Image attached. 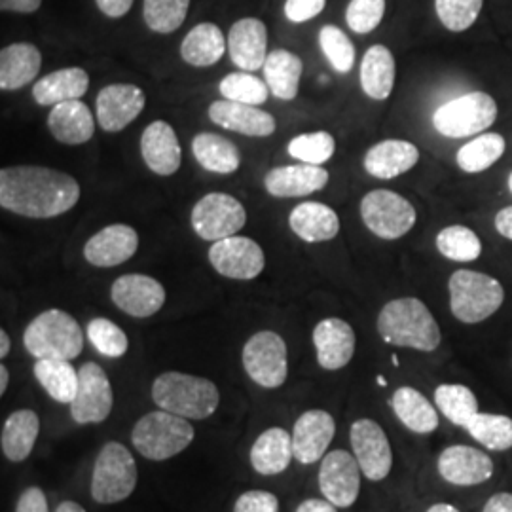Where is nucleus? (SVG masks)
<instances>
[{"label": "nucleus", "mask_w": 512, "mask_h": 512, "mask_svg": "<svg viewBox=\"0 0 512 512\" xmlns=\"http://www.w3.org/2000/svg\"><path fill=\"white\" fill-rule=\"evenodd\" d=\"M80 200V184L69 173L40 165H16L0 171L2 209L27 219H54Z\"/></svg>", "instance_id": "1"}, {"label": "nucleus", "mask_w": 512, "mask_h": 512, "mask_svg": "<svg viewBox=\"0 0 512 512\" xmlns=\"http://www.w3.org/2000/svg\"><path fill=\"white\" fill-rule=\"evenodd\" d=\"M378 332L385 344L431 353L439 348L440 327L420 298H395L378 315Z\"/></svg>", "instance_id": "2"}, {"label": "nucleus", "mask_w": 512, "mask_h": 512, "mask_svg": "<svg viewBox=\"0 0 512 512\" xmlns=\"http://www.w3.org/2000/svg\"><path fill=\"white\" fill-rule=\"evenodd\" d=\"M152 401L165 412L186 420H205L219 408L220 393L217 385L207 378L164 372L154 380Z\"/></svg>", "instance_id": "3"}, {"label": "nucleus", "mask_w": 512, "mask_h": 512, "mask_svg": "<svg viewBox=\"0 0 512 512\" xmlns=\"http://www.w3.org/2000/svg\"><path fill=\"white\" fill-rule=\"evenodd\" d=\"M23 346L35 359L73 361L84 348V332L67 311H42L23 332Z\"/></svg>", "instance_id": "4"}, {"label": "nucleus", "mask_w": 512, "mask_h": 512, "mask_svg": "<svg viewBox=\"0 0 512 512\" xmlns=\"http://www.w3.org/2000/svg\"><path fill=\"white\" fill-rule=\"evenodd\" d=\"M450 310L465 325H476L490 319L505 302L503 285L490 275L458 270L448 281Z\"/></svg>", "instance_id": "5"}, {"label": "nucleus", "mask_w": 512, "mask_h": 512, "mask_svg": "<svg viewBox=\"0 0 512 512\" xmlns=\"http://www.w3.org/2000/svg\"><path fill=\"white\" fill-rule=\"evenodd\" d=\"M131 440L143 458L165 461L179 456L190 446L194 427L190 420L160 408L135 423Z\"/></svg>", "instance_id": "6"}, {"label": "nucleus", "mask_w": 512, "mask_h": 512, "mask_svg": "<svg viewBox=\"0 0 512 512\" xmlns=\"http://www.w3.org/2000/svg\"><path fill=\"white\" fill-rule=\"evenodd\" d=\"M497 120V103L494 97L484 92L459 95L456 99L440 105L433 114V126L440 135L450 139H463L480 135L484 129L494 126Z\"/></svg>", "instance_id": "7"}, {"label": "nucleus", "mask_w": 512, "mask_h": 512, "mask_svg": "<svg viewBox=\"0 0 512 512\" xmlns=\"http://www.w3.org/2000/svg\"><path fill=\"white\" fill-rule=\"evenodd\" d=\"M137 486V463L120 442H107L95 459L92 497L97 503L112 505L128 499Z\"/></svg>", "instance_id": "8"}, {"label": "nucleus", "mask_w": 512, "mask_h": 512, "mask_svg": "<svg viewBox=\"0 0 512 512\" xmlns=\"http://www.w3.org/2000/svg\"><path fill=\"white\" fill-rule=\"evenodd\" d=\"M361 217L366 228L382 239H399L406 236L416 224L414 205L397 192L372 190L361 202Z\"/></svg>", "instance_id": "9"}, {"label": "nucleus", "mask_w": 512, "mask_h": 512, "mask_svg": "<svg viewBox=\"0 0 512 512\" xmlns=\"http://www.w3.org/2000/svg\"><path fill=\"white\" fill-rule=\"evenodd\" d=\"M243 366L247 376L260 387H281L289 374L285 340L272 330L256 332L243 348Z\"/></svg>", "instance_id": "10"}, {"label": "nucleus", "mask_w": 512, "mask_h": 512, "mask_svg": "<svg viewBox=\"0 0 512 512\" xmlns=\"http://www.w3.org/2000/svg\"><path fill=\"white\" fill-rule=\"evenodd\" d=\"M192 228L205 241H220L236 236L247 222V211L230 194L211 192L192 209Z\"/></svg>", "instance_id": "11"}, {"label": "nucleus", "mask_w": 512, "mask_h": 512, "mask_svg": "<svg viewBox=\"0 0 512 512\" xmlns=\"http://www.w3.org/2000/svg\"><path fill=\"white\" fill-rule=\"evenodd\" d=\"M114 395L107 372L97 363H86L78 370V391L71 406L76 423H103L112 412Z\"/></svg>", "instance_id": "12"}, {"label": "nucleus", "mask_w": 512, "mask_h": 512, "mask_svg": "<svg viewBox=\"0 0 512 512\" xmlns=\"http://www.w3.org/2000/svg\"><path fill=\"white\" fill-rule=\"evenodd\" d=\"M361 473L359 461L351 452H329L319 469V490L338 509H348L361 492Z\"/></svg>", "instance_id": "13"}, {"label": "nucleus", "mask_w": 512, "mask_h": 512, "mask_svg": "<svg viewBox=\"0 0 512 512\" xmlns=\"http://www.w3.org/2000/svg\"><path fill=\"white\" fill-rule=\"evenodd\" d=\"M349 439L363 475L370 482L387 478L393 467V452L382 425L372 420H357L351 425Z\"/></svg>", "instance_id": "14"}, {"label": "nucleus", "mask_w": 512, "mask_h": 512, "mask_svg": "<svg viewBox=\"0 0 512 512\" xmlns=\"http://www.w3.org/2000/svg\"><path fill=\"white\" fill-rule=\"evenodd\" d=\"M209 262L213 268L224 277L238 279V281H251L262 274L266 266V258L262 247L255 239L232 238L215 241L209 249Z\"/></svg>", "instance_id": "15"}, {"label": "nucleus", "mask_w": 512, "mask_h": 512, "mask_svg": "<svg viewBox=\"0 0 512 512\" xmlns=\"http://www.w3.org/2000/svg\"><path fill=\"white\" fill-rule=\"evenodd\" d=\"M112 302L131 317H152L164 308L165 289L160 281L143 274L118 277L110 289Z\"/></svg>", "instance_id": "16"}, {"label": "nucleus", "mask_w": 512, "mask_h": 512, "mask_svg": "<svg viewBox=\"0 0 512 512\" xmlns=\"http://www.w3.org/2000/svg\"><path fill=\"white\" fill-rule=\"evenodd\" d=\"M437 467L446 482L463 488L488 482L494 476L495 469L494 461L486 452L465 444L442 450Z\"/></svg>", "instance_id": "17"}, {"label": "nucleus", "mask_w": 512, "mask_h": 512, "mask_svg": "<svg viewBox=\"0 0 512 512\" xmlns=\"http://www.w3.org/2000/svg\"><path fill=\"white\" fill-rule=\"evenodd\" d=\"M95 105L99 126L109 133H118L139 118L147 105V97L133 84H110L99 92Z\"/></svg>", "instance_id": "18"}, {"label": "nucleus", "mask_w": 512, "mask_h": 512, "mask_svg": "<svg viewBox=\"0 0 512 512\" xmlns=\"http://www.w3.org/2000/svg\"><path fill=\"white\" fill-rule=\"evenodd\" d=\"M336 433V423L325 410H308L296 423L293 431L294 458L302 465H313L325 458Z\"/></svg>", "instance_id": "19"}, {"label": "nucleus", "mask_w": 512, "mask_h": 512, "mask_svg": "<svg viewBox=\"0 0 512 512\" xmlns=\"http://www.w3.org/2000/svg\"><path fill=\"white\" fill-rule=\"evenodd\" d=\"M228 52L232 63L245 73H255L268 59V29L256 18L236 21L228 35Z\"/></svg>", "instance_id": "20"}, {"label": "nucleus", "mask_w": 512, "mask_h": 512, "mask_svg": "<svg viewBox=\"0 0 512 512\" xmlns=\"http://www.w3.org/2000/svg\"><path fill=\"white\" fill-rule=\"evenodd\" d=\"M139 236L128 224H110L84 245L86 260L97 268H114L137 253Z\"/></svg>", "instance_id": "21"}, {"label": "nucleus", "mask_w": 512, "mask_h": 512, "mask_svg": "<svg viewBox=\"0 0 512 512\" xmlns=\"http://www.w3.org/2000/svg\"><path fill=\"white\" fill-rule=\"evenodd\" d=\"M329 184V171L321 165H283L268 171L264 186L274 198H302L323 190Z\"/></svg>", "instance_id": "22"}, {"label": "nucleus", "mask_w": 512, "mask_h": 512, "mask_svg": "<svg viewBox=\"0 0 512 512\" xmlns=\"http://www.w3.org/2000/svg\"><path fill=\"white\" fill-rule=\"evenodd\" d=\"M141 154L150 171L160 177L175 175L183 162V150L175 129L164 120H156L141 135Z\"/></svg>", "instance_id": "23"}, {"label": "nucleus", "mask_w": 512, "mask_h": 512, "mask_svg": "<svg viewBox=\"0 0 512 512\" xmlns=\"http://www.w3.org/2000/svg\"><path fill=\"white\" fill-rule=\"evenodd\" d=\"M355 332L344 319H323L313 330L317 361L325 370H340L355 355Z\"/></svg>", "instance_id": "24"}, {"label": "nucleus", "mask_w": 512, "mask_h": 512, "mask_svg": "<svg viewBox=\"0 0 512 512\" xmlns=\"http://www.w3.org/2000/svg\"><path fill=\"white\" fill-rule=\"evenodd\" d=\"M207 114H209L211 122L220 128L230 129V131L249 135V137H270V135H274L275 128H277L272 114L256 109L253 105L236 103V101H228V99L215 101L209 107Z\"/></svg>", "instance_id": "25"}, {"label": "nucleus", "mask_w": 512, "mask_h": 512, "mask_svg": "<svg viewBox=\"0 0 512 512\" xmlns=\"http://www.w3.org/2000/svg\"><path fill=\"white\" fill-rule=\"evenodd\" d=\"M48 128L55 141L76 147L88 143L95 133V120L92 110L80 99L65 101L52 107L48 116Z\"/></svg>", "instance_id": "26"}, {"label": "nucleus", "mask_w": 512, "mask_h": 512, "mask_svg": "<svg viewBox=\"0 0 512 512\" xmlns=\"http://www.w3.org/2000/svg\"><path fill=\"white\" fill-rule=\"evenodd\" d=\"M420 160V150L410 141L387 139L370 148L365 156V169L376 179H395L410 171Z\"/></svg>", "instance_id": "27"}, {"label": "nucleus", "mask_w": 512, "mask_h": 512, "mask_svg": "<svg viewBox=\"0 0 512 512\" xmlns=\"http://www.w3.org/2000/svg\"><path fill=\"white\" fill-rule=\"evenodd\" d=\"M42 67V54L35 44L16 42L0 52V88L14 92L31 84Z\"/></svg>", "instance_id": "28"}, {"label": "nucleus", "mask_w": 512, "mask_h": 512, "mask_svg": "<svg viewBox=\"0 0 512 512\" xmlns=\"http://www.w3.org/2000/svg\"><path fill=\"white\" fill-rule=\"evenodd\" d=\"M88 88V73L80 67H67L40 78L33 86V97L40 107H55L59 103L84 97Z\"/></svg>", "instance_id": "29"}, {"label": "nucleus", "mask_w": 512, "mask_h": 512, "mask_svg": "<svg viewBox=\"0 0 512 512\" xmlns=\"http://www.w3.org/2000/svg\"><path fill=\"white\" fill-rule=\"evenodd\" d=\"M294 234L308 243H321L336 238L340 232V219L336 211L319 202L296 205L289 217Z\"/></svg>", "instance_id": "30"}, {"label": "nucleus", "mask_w": 512, "mask_h": 512, "mask_svg": "<svg viewBox=\"0 0 512 512\" xmlns=\"http://www.w3.org/2000/svg\"><path fill=\"white\" fill-rule=\"evenodd\" d=\"M294 458L293 435L281 427H272L256 439L251 448V465L256 473L274 476L287 471Z\"/></svg>", "instance_id": "31"}, {"label": "nucleus", "mask_w": 512, "mask_h": 512, "mask_svg": "<svg viewBox=\"0 0 512 512\" xmlns=\"http://www.w3.org/2000/svg\"><path fill=\"white\" fill-rule=\"evenodd\" d=\"M40 433V420L37 412L23 408L12 412L2 427L0 446L4 458L21 463L31 456Z\"/></svg>", "instance_id": "32"}, {"label": "nucleus", "mask_w": 512, "mask_h": 512, "mask_svg": "<svg viewBox=\"0 0 512 512\" xmlns=\"http://www.w3.org/2000/svg\"><path fill=\"white\" fill-rule=\"evenodd\" d=\"M391 406L395 416L412 433L429 435L439 429L437 406L429 403L414 387H399L391 397Z\"/></svg>", "instance_id": "33"}, {"label": "nucleus", "mask_w": 512, "mask_h": 512, "mask_svg": "<svg viewBox=\"0 0 512 512\" xmlns=\"http://www.w3.org/2000/svg\"><path fill=\"white\" fill-rule=\"evenodd\" d=\"M397 65L389 48L374 44L366 50L361 61V88L363 92L376 101H385L395 86Z\"/></svg>", "instance_id": "34"}, {"label": "nucleus", "mask_w": 512, "mask_h": 512, "mask_svg": "<svg viewBox=\"0 0 512 512\" xmlns=\"http://www.w3.org/2000/svg\"><path fill=\"white\" fill-rule=\"evenodd\" d=\"M228 38L222 35L215 23H200L196 25L181 44V55L184 61L192 67H211L219 63L222 55L226 54Z\"/></svg>", "instance_id": "35"}, {"label": "nucleus", "mask_w": 512, "mask_h": 512, "mask_svg": "<svg viewBox=\"0 0 512 512\" xmlns=\"http://www.w3.org/2000/svg\"><path fill=\"white\" fill-rule=\"evenodd\" d=\"M302 59L289 50H275L268 54V59L262 67L264 80L281 101H293L298 95L300 78H302Z\"/></svg>", "instance_id": "36"}, {"label": "nucleus", "mask_w": 512, "mask_h": 512, "mask_svg": "<svg viewBox=\"0 0 512 512\" xmlns=\"http://www.w3.org/2000/svg\"><path fill=\"white\" fill-rule=\"evenodd\" d=\"M192 152L203 169L217 175L236 173L241 164L238 147L217 133L196 135L192 141Z\"/></svg>", "instance_id": "37"}, {"label": "nucleus", "mask_w": 512, "mask_h": 512, "mask_svg": "<svg viewBox=\"0 0 512 512\" xmlns=\"http://www.w3.org/2000/svg\"><path fill=\"white\" fill-rule=\"evenodd\" d=\"M35 378L57 403H73L78 391V372L69 361L37 359Z\"/></svg>", "instance_id": "38"}, {"label": "nucleus", "mask_w": 512, "mask_h": 512, "mask_svg": "<svg viewBox=\"0 0 512 512\" xmlns=\"http://www.w3.org/2000/svg\"><path fill=\"white\" fill-rule=\"evenodd\" d=\"M465 429L486 450L507 452L512 448V418L509 416L476 412Z\"/></svg>", "instance_id": "39"}, {"label": "nucleus", "mask_w": 512, "mask_h": 512, "mask_svg": "<svg viewBox=\"0 0 512 512\" xmlns=\"http://www.w3.org/2000/svg\"><path fill=\"white\" fill-rule=\"evenodd\" d=\"M505 154V139L499 133H480L471 143L458 150V165L465 173H482L501 160Z\"/></svg>", "instance_id": "40"}, {"label": "nucleus", "mask_w": 512, "mask_h": 512, "mask_svg": "<svg viewBox=\"0 0 512 512\" xmlns=\"http://www.w3.org/2000/svg\"><path fill=\"white\" fill-rule=\"evenodd\" d=\"M435 406L446 420L458 427H465L478 412L475 393L461 384H442L435 389Z\"/></svg>", "instance_id": "41"}, {"label": "nucleus", "mask_w": 512, "mask_h": 512, "mask_svg": "<svg viewBox=\"0 0 512 512\" xmlns=\"http://www.w3.org/2000/svg\"><path fill=\"white\" fill-rule=\"evenodd\" d=\"M437 249L442 256L454 262H473L482 255V241L467 226H448L437 236Z\"/></svg>", "instance_id": "42"}, {"label": "nucleus", "mask_w": 512, "mask_h": 512, "mask_svg": "<svg viewBox=\"0 0 512 512\" xmlns=\"http://www.w3.org/2000/svg\"><path fill=\"white\" fill-rule=\"evenodd\" d=\"M190 8V0H145L143 19L148 29L160 35H169L181 29Z\"/></svg>", "instance_id": "43"}, {"label": "nucleus", "mask_w": 512, "mask_h": 512, "mask_svg": "<svg viewBox=\"0 0 512 512\" xmlns=\"http://www.w3.org/2000/svg\"><path fill=\"white\" fill-rule=\"evenodd\" d=\"M220 95L228 101L258 107L268 101V84L253 73H232L224 76L219 84Z\"/></svg>", "instance_id": "44"}, {"label": "nucleus", "mask_w": 512, "mask_h": 512, "mask_svg": "<svg viewBox=\"0 0 512 512\" xmlns=\"http://www.w3.org/2000/svg\"><path fill=\"white\" fill-rule=\"evenodd\" d=\"M319 44L336 73L348 74L353 69L355 46L340 27L325 25L319 33Z\"/></svg>", "instance_id": "45"}, {"label": "nucleus", "mask_w": 512, "mask_h": 512, "mask_svg": "<svg viewBox=\"0 0 512 512\" xmlns=\"http://www.w3.org/2000/svg\"><path fill=\"white\" fill-rule=\"evenodd\" d=\"M334 150H336V143L329 131L302 133L289 143V154L294 160H302L304 164H325L332 158Z\"/></svg>", "instance_id": "46"}, {"label": "nucleus", "mask_w": 512, "mask_h": 512, "mask_svg": "<svg viewBox=\"0 0 512 512\" xmlns=\"http://www.w3.org/2000/svg\"><path fill=\"white\" fill-rule=\"evenodd\" d=\"M88 340L103 357L118 359L126 355L129 348L126 332L105 317H97L88 323Z\"/></svg>", "instance_id": "47"}, {"label": "nucleus", "mask_w": 512, "mask_h": 512, "mask_svg": "<svg viewBox=\"0 0 512 512\" xmlns=\"http://www.w3.org/2000/svg\"><path fill=\"white\" fill-rule=\"evenodd\" d=\"M482 6L484 0H435L440 23L452 33L471 29L482 12Z\"/></svg>", "instance_id": "48"}, {"label": "nucleus", "mask_w": 512, "mask_h": 512, "mask_svg": "<svg viewBox=\"0 0 512 512\" xmlns=\"http://www.w3.org/2000/svg\"><path fill=\"white\" fill-rule=\"evenodd\" d=\"M385 14V0H351L346 10V23L357 35H368L378 29Z\"/></svg>", "instance_id": "49"}, {"label": "nucleus", "mask_w": 512, "mask_h": 512, "mask_svg": "<svg viewBox=\"0 0 512 512\" xmlns=\"http://www.w3.org/2000/svg\"><path fill=\"white\" fill-rule=\"evenodd\" d=\"M234 512H279V499L270 492L251 490L239 495Z\"/></svg>", "instance_id": "50"}, {"label": "nucleus", "mask_w": 512, "mask_h": 512, "mask_svg": "<svg viewBox=\"0 0 512 512\" xmlns=\"http://www.w3.org/2000/svg\"><path fill=\"white\" fill-rule=\"evenodd\" d=\"M327 6V0H287L285 18L291 23H306L317 18Z\"/></svg>", "instance_id": "51"}, {"label": "nucleus", "mask_w": 512, "mask_h": 512, "mask_svg": "<svg viewBox=\"0 0 512 512\" xmlns=\"http://www.w3.org/2000/svg\"><path fill=\"white\" fill-rule=\"evenodd\" d=\"M16 512H50L48 499L38 486H29L19 495Z\"/></svg>", "instance_id": "52"}, {"label": "nucleus", "mask_w": 512, "mask_h": 512, "mask_svg": "<svg viewBox=\"0 0 512 512\" xmlns=\"http://www.w3.org/2000/svg\"><path fill=\"white\" fill-rule=\"evenodd\" d=\"M135 0H95L97 8L107 16V18H122L126 16Z\"/></svg>", "instance_id": "53"}, {"label": "nucleus", "mask_w": 512, "mask_h": 512, "mask_svg": "<svg viewBox=\"0 0 512 512\" xmlns=\"http://www.w3.org/2000/svg\"><path fill=\"white\" fill-rule=\"evenodd\" d=\"M42 0H0L2 12H18V14H33L40 8Z\"/></svg>", "instance_id": "54"}, {"label": "nucleus", "mask_w": 512, "mask_h": 512, "mask_svg": "<svg viewBox=\"0 0 512 512\" xmlns=\"http://www.w3.org/2000/svg\"><path fill=\"white\" fill-rule=\"evenodd\" d=\"M482 512H512V494L501 492L495 494L486 501Z\"/></svg>", "instance_id": "55"}, {"label": "nucleus", "mask_w": 512, "mask_h": 512, "mask_svg": "<svg viewBox=\"0 0 512 512\" xmlns=\"http://www.w3.org/2000/svg\"><path fill=\"white\" fill-rule=\"evenodd\" d=\"M495 230L499 232V236L512 241V205L501 209L495 215Z\"/></svg>", "instance_id": "56"}, {"label": "nucleus", "mask_w": 512, "mask_h": 512, "mask_svg": "<svg viewBox=\"0 0 512 512\" xmlns=\"http://www.w3.org/2000/svg\"><path fill=\"white\" fill-rule=\"evenodd\" d=\"M338 507L332 505L329 499H306L298 505L296 512H338Z\"/></svg>", "instance_id": "57"}, {"label": "nucleus", "mask_w": 512, "mask_h": 512, "mask_svg": "<svg viewBox=\"0 0 512 512\" xmlns=\"http://www.w3.org/2000/svg\"><path fill=\"white\" fill-rule=\"evenodd\" d=\"M55 512H86L82 505H78L76 501H63L59 503V507L55 509Z\"/></svg>", "instance_id": "58"}, {"label": "nucleus", "mask_w": 512, "mask_h": 512, "mask_svg": "<svg viewBox=\"0 0 512 512\" xmlns=\"http://www.w3.org/2000/svg\"><path fill=\"white\" fill-rule=\"evenodd\" d=\"M10 348H12V344H10L8 332H6V330H0V357H2V359L10 353Z\"/></svg>", "instance_id": "59"}, {"label": "nucleus", "mask_w": 512, "mask_h": 512, "mask_svg": "<svg viewBox=\"0 0 512 512\" xmlns=\"http://www.w3.org/2000/svg\"><path fill=\"white\" fill-rule=\"evenodd\" d=\"M8 382H10L8 368L2 365L0 366V395H4V393H6V389H8Z\"/></svg>", "instance_id": "60"}, {"label": "nucleus", "mask_w": 512, "mask_h": 512, "mask_svg": "<svg viewBox=\"0 0 512 512\" xmlns=\"http://www.w3.org/2000/svg\"><path fill=\"white\" fill-rule=\"evenodd\" d=\"M427 512H461L459 509H456L454 505H448V503H437V505H433V507H429Z\"/></svg>", "instance_id": "61"}, {"label": "nucleus", "mask_w": 512, "mask_h": 512, "mask_svg": "<svg viewBox=\"0 0 512 512\" xmlns=\"http://www.w3.org/2000/svg\"><path fill=\"white\" fill-rule=\"evenodd\" d=\"M378 384L385 385V380H384V378H382V376H380V378H378Z\"/></svg>", "instance_id": "62"}, {"label": "nucleus", "mask_w": 512, "mask_h": 512, "mask_svg": "<svg viewBox=\"0 0 512 512\" xmlns=\"http://www.w3.org/2000/svg\"><path fill=\"white\" fill-rule=\"evenodd\" d=\"M509 190L512 192V173L509 175Z\"/></svg>", "instance_id": "63"}]
</instances>
